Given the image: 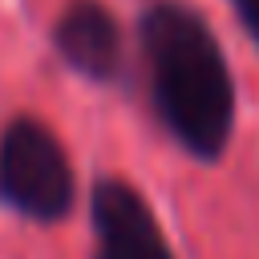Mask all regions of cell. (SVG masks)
Returning <instances> with one entry per match:
<instances>
[{
    "mask_svg": "<svg viewBox=\"0 0 259 259\" xmlns=\"http://www.w3.org/2000/svg\"><path fill=\"white\" fill-rule=\"evenodd\" d=\"M154 109L198 162H219L235 134V77L210 24L182 0H154L142 16Z\"/></svg>",
    "mask_w": 259,
    "mask_h": 259,
    "instance_id": "6da1fadb",
    "label": "cell"
},
{
    "mask_svg": "<svg viewBox=\"0 0 259 259\" xmlns=\"http://www.w3.org/2000/svg\"><path fill=\"white\" fill-rule=\"evenodd\" d=\"M73 166L57 134L36 117H16L0 134V198L28 219L57 223L73 210Z\"/></svg>",
    "mask_w": 259,
    "mask_h": 259,
    "instance_id": "7a4b0ae2",
    "label": "cell"
},
{
    "mask_svg": "<svg viewBox=\"0 0 259 259\" xmlns=\"http://www.w3.org/2000/svg\"><path fill=\"white\" fill-rule=\"evenodd\" d=\"M93 259H174L150 202L125 178H101L93 186Z\"/></svg>",
    "mask_w": 259,
    "mask_h": 259,
    "instance_id": "3957f363",
    "label": "cell"
},
{
    "mask_svg": "<svg viewBox=\"0 0 259 259\" xmlns=\"http://www.w3.org/2000/svg\"><path fill=\"white\" fill-rule=\"evenodd\" d=\"M53 45L61 61L89 81H113L121 73V28L101 0H73L53 28Z\"/></svg>",
    "mask_w": 259,
    "mask_h": 259,
    "instance_id": "277c9868",
    "label": "cell"
},
{
    "mask_svg": "<svg viewBox=\"0 0 259 259\" xmlns=\"http://www.w3.org/2000/svg\"><path fill=\"white\" fill-rule=\"evenodd\" d=\"M231 4H235V12H239L243 28L251 32V40L259 45V0H231Z\"/></svg>",
    "mask_w": 259,
    "mask_h": 259,
    "instance_id": "5b68a950",
    "label": "cell"
}]
</instances>
